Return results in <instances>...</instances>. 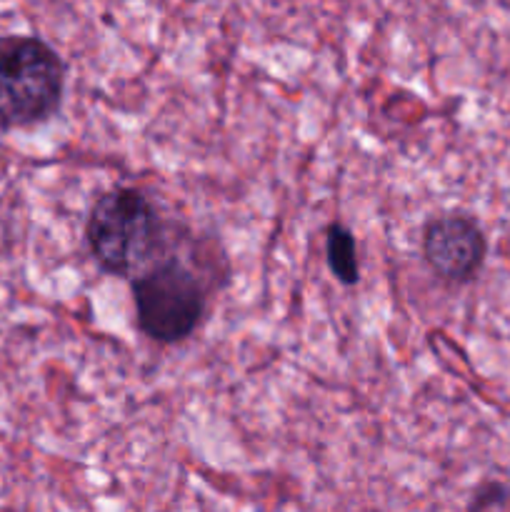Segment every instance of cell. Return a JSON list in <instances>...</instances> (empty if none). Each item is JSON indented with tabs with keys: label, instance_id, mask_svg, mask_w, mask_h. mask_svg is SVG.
Masks as SVG:
<instances>
[{
	"label": "cell",
	"instance_id": "obj_1",
	"mask_svg": "<svg viewBox=\"0 0 510 512\" xmlns=\"http://www.w3.org/2000/svg\"><path fill=\"white\" fill-rule=\"evenodd\" d=\"M85 240L100 270L135 278L160 250V220L150 200L135 188H113L93 203Z\"/></svg>",
	"mask_w": 510,
	"mask_h": 512
},
{
	"label": "cell",
	"instance_id": "obj_3",
	"mask_svg": "<svg viewBox=\"0 0 510 512\" xmlns=\"http://www.w3.org/2000/svg\"><path fill=\"white\" fill-rule=\"evenodd\" d=\"M140 333L160 345L193 335L205 315V290L198 275L180 260H160L130 283Z\"/></svg>",
	"mask_w": 510,
	"mask_h": 512
},
{
	"label": "cell",
	"instance_id": "obj_4",
	"mask_svg": "<svg viewBox=\"0 0 510 512\" xmlns=\"http://www.w3.org/2000/svg\"><path fill=\"white\" fill-rule=\"evenodd\" d=\"M488 255V240L473 215L440 213L423 228V260L435 278L465 285L480 273Z\"/></svg>",
	"mask_w": 510,
	"mask_h": 512
},
{
	"label": "cell",
	"instance_id": "obj_2",
	"mask_svg": "<svg viewBox=\"0 0 510 512\" xmlns=\"http://www.w3.org/2000/svg\"><path fill=\"white\" fill-rule=\"evenodd\" d=\"M65 65L45 40L8 35L0 40V120L10 128L43 123L60 108Z\"/></svg>",
	"mask_w": 510,
	"mask_h": 512
},
{
	"label": "cell",
	"instance_id": "obj_6",
	"mask_svg": "<svg viewBox=\"0 0 510 512\" xmlns=\"http://www.w3.org/2000/svg\"><path fill=\"white\" fill-rule=\"evenodd\" d=\"M468 512H510V485L483 480L470 495Z\"/></svg>",
	"mask_w": 510,
	"mask_h": 512
},
{
	"label": "cell",
	"instance_id": "obj_5",
	"mask_svg": "<svg viewBox=\"0 0 510 512\" xmlns=\"http://www.w3.org/2000/svg\"><path fill=\"white\" fill-rule=\"evenodd\" d=\"M325 258H328V268L338 278V283L348 285V288L358 285L360 265L355 235L343 223H330L325 230Z\"/></svg>",
	"mask_w": 510,
	"mask_h": 512
}]
</instances>
